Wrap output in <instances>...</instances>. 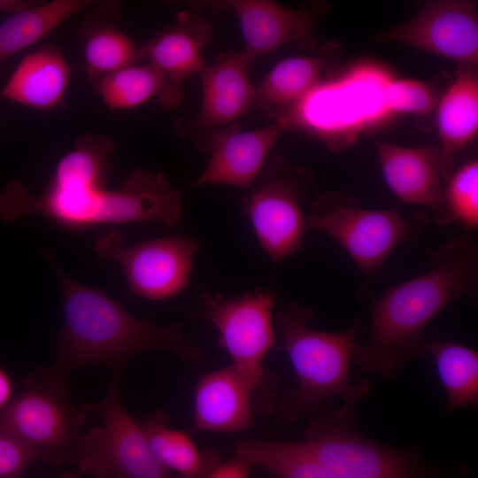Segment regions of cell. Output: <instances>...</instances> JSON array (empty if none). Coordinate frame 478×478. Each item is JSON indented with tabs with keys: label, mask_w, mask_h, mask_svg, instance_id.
<instances>
[{
	"label": "cell",
	"mask_w": 478,
	"mask_h": 478,
	"mask_svg": "<svg viewBox=\"0 0 478 478\" xmlns=\"http://www.w3.org/2000/svg\"><path fill=\"white\" fill-rule=\"evenodd\" d=\"M113 141L104 135H83L57 163L46 191L30 194L12 180L0 195V219L42 215L67 228L142 221L175 227L182 215V193L163 173L133 171L116 189H107L106 175Z\"/></svg>",
	"instance_id": "obj_1"
},
{
	"label": "cell",
	"mask_w": 478,
	"mask_h": 478,
	"mask_svg": "<svg viewBox=\"0 0 478 478\" xmlns=\"http://www.w3.org/2000/svg\"><path fill=\"white\" fill-rule=\"evenodd\" d=\"M427 259L426 272L390 287L374 301L370 340L357 344L353 353L363 372L393 378L407 361L426 356L428 325L451 302L476 293L478 244L473 237H454Z\"/></svg>",
	"instance_id": "obj_2"
},
{
	"label": "cell",
	"mask_w": 478,
	"mask_h": 478,
	"mask_svg": "<svg viewBox=\"0 0 478 478\" xmlns=\"http://www.w3.org/2000/svg\"><path fill=\"white\" fill-rule=\"evenodd\" d=\"M42 253L58 277L63 297L64 323L50 368L57 377L67 381L73 371L89 366L119 370L150 350L170 351L191 365L203 361V350L184 335L181 324L161 328L134 316L104 290L66 275L49 249Z\"/></svg>",
	"instance_id": "obj_3"
},
{
	"label": "cell",
	"mask_w": 478,
	"mask_h": 478,
	"mask_svg": "<svg viewBox=\"0 0 478 478\" xmlns=\"http://www.w3.org/2000/svg\"><path fill=\"white\" fill-rule=\"evenodd\" d=\"M313 316L310 308L297 304L276 314L297 380V389L280 405V416L289 423L323 409L335 397L353 406L370 393L368 382L350 380L360 320L342 332H325L308 326Z\"/></svg>",
	"instance_id": "obj_4"
},
{
	"label": "cell",
	"mask_w": 478,
	"mask_h": 478,
	"mask_svg": "<svg viewBox=\"0 0 478 478\" xmlns=\"http://www.w3.org/2000/svg\"><path fill=\"white\" fill-rule=\"evenodd\" d=\"M428 222L422 212L406 217L394 209L363 208L355 197L344 191L320 194L307 218L308 228L332 237L366 279L374 275L401 243L417 239Z\"/></svg>",
	"instance_id": "obj_5"
},
{
	"label": "cell",
	"mask_w": 478,
	"mask_h": 478,
	"mask_svg": "<svg viewBox=\"0 0 478 478\" xmlns=\"http://www.w3.org/2000/svg\"><path fill=\"white\" fill-rule=\"evenodd\" d=\"M88 411L72 403L67 381L50 370L29 374L23 390L0 412V426L27 446L38 460L70 462Z\"/></svg>",
	"instance_id": "obj_6"
},
{
	"label": "cell",
	"mask_w": 478,
	"mask_h": 478,
	"mask_svg": "<svg viewBox=\"0 0 478 478\" xmlns=\"http://www.w3.org/2000/svg\"><path fill=\"white\" fill-rule=\"evenodd\" d=\"M102 420L81 433L71 455L81 472L95 478H174L154 456L139 425L122 405L116 379H112L104 399L84 404Z\"/></svg>",
	"instance_id": "obj_7"
},
{
	"label": "cell",
	"mask_w": 478,
	"mask_h": 478,
	"mask_svg": "<svg viewBox=\"0 0 478 478\" xmlns=\"http://www.w3.org/2000/svg\"><path fill=\"white\" fill-rule=\"evenodd\" d=\"M274 300L273 292L259 289L231 298L204 294L200 300L204 317L220 333L231 365L253 386L258 412L274 405V389L266 384L263 361L275 344Z\"/></svg>",
	"instance_id": "obj_8"
},
{
	"label": "cell",
	"mask_w": 478,
	"mask_h": 478,
	"mask_svg": "<svg viewBox=\"0 0 478 478\" xmlns=\"http://www.w3.org/2000/svg\"><path fill=\"white\" fill-rule=\"evenodd\" d=\"M309 181L304 169L275 156L242 200L255 236L274 264L303 250L308 224L302 204Z\"/></svg>",
	"instance_id": "obj_9"
},
{
	"label": "cell",
	"mask_w": 478,
	"mask_h": 478,
	"mask_svg": "<svg viewBox=\"0 0 478 478\" xmlns=\"http://www.w3.org/2000/svg\"><path fill=\"white\" fill-rule=\"evenodd\" d=\"M199 250L197 240L181 235L128 246L116 230L99 236L94 244L97 258L120 266L133 294L151 301L173 297L189 287Z\"/></svg>",
	"instance_id": "obj_10"
},
{
	"label": "cell",
	"mask_w": 478,
	"mask_h": 478,
	"mask_svg": "<svg viewBox=\"0 0 478 478\" xmlns=\"http://www.w3.org/2000/svg\"><path fill=\"white\" fill-rule=\"evenodd\" d=\"M473 0L429 1L411 19L378 35L388 43L412 46L459 66H477L478 14Z\"/></svg>",
	"instance_id": "obj_11"
},
{
	"label": "cell",
	"mask_w": 478,
	"mask_h": 478,
	"mask_svg": "<svg viewBox=\"0 0 478 478\" xmlns=\"http://www.w3.org/2000/svg\"><path fill=\"white\" fill-rule=\"evenodd\" d=\"M253 58L243 50L223 56L200 71L202 103L192 118L175 121L182 138L202 147L212 135L236 125L255 104V85L249 69Z\"/></svg>",
	"instance_id": "obj_12"
},
{
	"label": "cell",
	"mask_w": 478,
	"mask_h": 478,
	"mask_svg": "<svg viewBox=\"0 0 478 478\" xmlns=\"http://www.w3.org/2000/svg\"><path fill=\"white\" fill-rule=\"evenodd\" d=\"M195 9L233 13L240 26L245 47L255 61L279 48L297 43L304 49L316 45L317 17L306 8L294 9L270 0L197 1Z\"/></svg>",
	"instance_id": "obj_13"
},
{
	"label": "cell",
	"mask_w": 478,
	"mask_h": 478,
	"mask_svg": "<svg viewBox=\"0 0 478 478\" xmlns=\"http://www.w3.org/2000/svg\"><path fill=\"white\" fill-rule=\"evenodd\" d=\"M375 146L383 179L397 197L429 209L437 225L454 221L442 186L439 145L405 147L378 141Z\"/></svg>",
	"instance_id": "obj_14"
},
{
	"label": "cell",
	"mask_w": 478,
	"mask_h": 478,
	"mask_svg": "<svg viewBox=\"0 0 478 478\" xmlns=\"http://www.w3.org/2000/svg\"><path fill=\"white\" fill-rule=\"evenodd\" d=\"M287 130L279 121L251 130L237 125L211 135L202 148L211 158L202 173L189 186L222 184L248 189L255 181L275 143Z\"/></svg>",
	"instance_id": "obj_15"
},
{
	"label": "cell",
	"mask_w": 478,
	"mask_h": 478,
	"mask_svg": "<svg viewBox=\"0 0 478 478\" xmlns=\"http://www.w3.org/2000/svg\"><path fill=\"white\" fill-rule=\"evenodd\" d=\"M254 388L233 366L204 375L197 383L192 432L236 433L254 425Z\"/></svg>",
	"instance_id": "obj_16"
},
{
	"label": "cell",
	"mask_w": 478,
	"mask_h": 478,
	"mask_svg": "<svg viewBox=\"0 0 478 478\" xmlns=\"http://www.w3.org/2000/svg\"><path fill=\"white\" fill-rule=\"evenodd\" d=\"M212 36V25L200 10L183 11L178 13L173 25L139 48V60L181 83L205 66L203 52Z\"/></svg>",
	"instance_id": "obj_17"
},
{
	"label": "cell",
	"mask_w": 478,
	"mask_h": 478,
	"mask_svg": "<svg viewBox=\"0 0 478 478\" xmlns=\"http://www.w3.org/2000/svg\"><path fill=\"white\" fill-rule=\"evenodd\" d=\"M441 172L447 181L454 171L457 152L478 132V74L476 66H460L436 105Z\"/></svg>",
	"instance_id": "obj_18"
},
{
	"label": "cell",
	"mask_w": 478,
	"mask_h": 478,
	"mask_svg": "<svg viewBox=\"0 0 478 478\" xmlns=\"http://www.w3.org/2000/svg\"><path fill=\"white\" fill-rule=\"evenodd\" d=\"M71 79V66L63 53L45 45L26 55L18 65L0 98L37 109L51 110L66 96Z\"/></svg>",
	"instance_id": "obj_19"
},
{
	"label": "cell",
	"mask_w": 478,
	"mask_h": 478,
	"mask_svg": "<svg viewBox=\"0 0 478 478\" xmlns=\"http://www.w3.org/2000/svg\"><path fill=\"white\" fill-rule=\"evenodd\" d=\"M94 88L112 110H127L157 98L166 110L182 102L181 83L150 64L133 65L94 79Z\"/></svg>",
	"instance_id": "obj_20"
},
{
	"label": "cell",
	"mask_w": 478,
	"mask_h": 478,
	"mask_svg": "<svg viewBox=\"0 0 478 478\" xmlns=\"http://www.w3.org/2000/svg\"><path fill=\"white\" fill-rule=\"evenodd\" d=\"M326 65L321 55L282 59L255 85L254 106L274 121L318 86Z\"/></svg>",
	"instance_id": "obj_21"
},
{
	"label": "cell",
	"mask_w": 478,
	"mask_h": 478,
	"mask_svg": "<svg viewBox=\"0 0 478 478\" xmlns=\"http://www.w3.org/2000/svg\"><path fill=\"white\" fill-rule=\"evenodd\" d=\"M168 416L157 412L139 422V425L158 461L178 478H206L220 463L218 452L200 451L184 432L168 426Z\"/></svg>",
	"instance_id": "obj_22"
},
{
	"label": "cell",
	"mask_w": 478,
	"mask_h": 478,
	"mask_svg": "<svg viewBox=\"0 0 478 478\" xmlns=\"http://www.w3.org/2000/svg\"><path fill=\"white\" fill-rule=\"evenodd\" d=\"M94 4L89 0H54L11 14L0 23V64L41 41L72 16Z\"/></svg>",
	"instance_id": "obj_23"
},
{
	"label": "cell",
	"mask_w": 478,
	"mask_h": 478,
	"mask_svg": "<svg viewBox=\"0 0 478 478\" xmlns=\"http://www.w3.org/2000/svg\"><path fill=\"white\" fill-rule=\"evenodd\" d=\"M428 353L447 395V411L476 405L478 402V353L449 341H428Z\"/></svg>",
	"instance_id": "obj_24"
},
{
	"label": "cell",
	"mask_w": 478,
	"mask_h": 478,
	"mask_svg": "<svg viewBox=\"0 0 478 478\" xmlns=\"http://www.w3.org/2000/svg\"><path fill=\"white\" fill-rule=\"evenodd\" d=\"M83 55L87 73L94 80L135 65L139 48L123 31L101 24L87 28Z\"/></svg>",
	"instance_id": "obj_25"
},
{
	"label": "cell",
	"mask_w": 478,
	"mask_h": 478,
	"mask_svg": "<svg viewBox=\"0 0 478 478\" xmlns=\"http://www.w3.org/2000/svg\"><path fill=\"white\" fill-rule=\"evenodd\" d=\"M443 189L454 221L470 229L478 227V161L472 159L454 170Z\"/></svg>",
	"instance_id": "obj_26"
},
{
	"label": "cell",
	"mask_w": 478,
	"mask_h": 478,
	"mask_svg": "<svg viewBox=\"0 0 478 478\" xmlns=\"http://www.w3.org/2000/svg\"><path fill=\"white\" fill-rule=\"evenodd\" d=\"M382 100L385 107L397 113L428 115L436 110L438 97L432 87L422 81L401 78L386 83Z\"/></svg>",
	"instance_id": "obj_27"
},
{
	"label": "cell",
	"mask_w": 478,
	"mask_h": 478,
	"mask_svg": "<svg viewBox=\"0 0 478 478\" xmlns=\"http://www.w3.org/2000/svg\"><path fill=\"white\" fill-rule=\"evenodd\" d=\"M36 455L12 433L0 426V478H21Z\"/></svg>",
	"instance_id": "obj_28"
},
{
	"label": "cell",
	"mask_w": 478,
	"mask_h": 478,
	"mask_svg": "<svg viewBox=\"0 0 478 478\" xmlns=\"http://www.w3.org/2000/svg\"><path fill=\"white\" fill-rule=\"evenodd\" d=\"M252 466L243 458L235 455L220 463L206 478H250Z\"/></svg>",
	"instance_id": "obj_29"
},
{
	"label": "cell",
	"mask_w": 478,
	"mask_h": 478,
	"mask_svg": "<svg viewBox=\"0 0 478 478\" xmlns=\"http://www.w3.org/2000/svg\"><path fill=\"white\" fill-rule=\"evenodd\" d=\"M13 382L7 372L0 366V412L13 399Z\"/></svg>",
	"instance_id": "obj_30"
},
{
	"label": "cell",
	"mask_w": 478,
	"mask_h": 478,
	"mask_svg": "<svg viewBox=\"0 0 478 478\" xmlns=\"http://www.w3.org/2000/svg\"><path fill=\"white\" fill-rule=\"evenodd\" d=\"M33 6V4L21 0H0V11L12 14L26 10Z\"/></svg>",
	"instance_id": "obj_31"
},
{
	"label": "cell",
	"mask_w": 478,
	"mask_h": 478,
	"mask_svg": "<svg viewBox=\"0 0 478 478\" xmlns=\"http://www.w3.org/2000/svg\"><path fill=\"white\" fill-rule=\"evenodd\" d=\"M62 478H80V477L76 476L74 474H66L63 475Z\"/></svg>",
	"instance_id": "obj_32"
}]
</instances>
